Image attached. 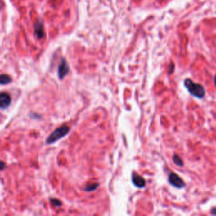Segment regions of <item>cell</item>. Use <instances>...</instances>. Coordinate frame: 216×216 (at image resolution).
<instances>
[{
	"instance_id": "6da1fadb",
	"label": "cell",
	"mask_w": 216,
	"mask_h": 216,
	"mask_svg": "<svg viewBox=\"0 0 216 216\" xmlns=\"http://www.w3.org/2000/svg\"><path fill=\"white\" fill-rule=\"evenodd\" d=\"M184 85L187 89L189 93L197 98H203L205 95V90L203 85L194 83L192 79H186L184 80Z\"/></svg>"
},
{
	"instance_id": "7a4b0ae2",
	"label": "cell",
	"mask_w": 216,
	"mask_h": 216,
	"mask_svg": "<svg viewBox=\"0 0 216 216\" xmlns=\"http://www.w3.org/2000/svg\"><path fill=\"white\" fill-rule=\"evenodd\" d=\"M69 130H70V128L67 125H63V126L57 128L56 130H54L53 132L49 135V137L46 140V143L47 144H53L57 140H59L60 138L65 137L69 133Z\"/></svg>"
},
{
	"instance_id": "3957f363",
	"label": "cell",
	"mask_w": 216,
	"mask_h": 216,
	"mask_svg": "<svg viewBox=\"0 0 216 216\" xmlns=\"http://www.w3.org/2000/svg\"><path fill=\"white\" fill-rule=\"evenodd\" d=\"M69 72V66L65 58H61L60 63L58 64V69H57V75L59 79H63L66 77V75Z\"/></svg>"
},
{
	"instance_id": "277c9868",
	"label": "cell",
	"mask_w": 216,
	"mask_h": 216,
	"mask_svg": "<svg viewBox=\"0 0 216 216\" xmlns=\"http://www.w3.org/2000/svg\"><path fill=\"white\" fill-rule=\"evenodd\" d=\"M169 183L177 188H182L185 187V183L179 176L176 173H171L168 177Z\"/></svg>"
},
{
	"instance_id": "5b68a950",
	"label": "cell",
	"mask_w": 216,
	"mask_h": 216,
	"mask_svg": "<svg viewBox=\"0 0 216 216\" xmlns=\"http://www.w3.org/2000/svg\"><path fill=\"white\" fill-rule=\"evenodd\" d=\"M132 182L136 187L138 188H144L146 185V182L144 180V178L141 176H139L138 173L133 172L132 175Z\"/></svg>"
},
{
	"instance_id": "8992f818",
	"label": "cell",
	"mask_w": 216,
	"mask_h": 216,
	"mask_svg": "<svg viewBox=\"0 0 216 216\" xmlns=\"http://www.w3.org/2000/svg\"><path fill=\"white\" fill-rule=\"evenodd\" d=\"M11 104V97L8 93H1L0 96V107L1 109H6Z\"/></svg>"
},
{
	"instance_id": "52a82bcc",
	"label": "cell",
	"mask_w": 216,
	"mask_h": 216,
	"mask_svg": "<svg viewBox=\"0 0 216 216\" xmlns=\"http://www.w3.org/2000/svg\"><path fill=\"white\" fill-rule=\"evenodd\" d=\"M34 30H35V34L38 39H42L44 37L45 33H44V26H43L42 21L39 20L36 22L34 25Z\"/></svg>"
},
{
	"instance_id": "ba28073f",
	"label": "cell",
	"mask_w": 216,
	"mask_h": 216,
	"mask_svg": "<svg viewBox=\"0 0 216 216\" xmlns=\"http://www.w3.org/2000/svg\"><path fill=\"white\" fill-rule=\"evenodd\" d=\"M11 81H12V79H11L10 76H9V75H7V74H1V77H0V83H1L2 85L9 84V83H11Z\"/></svg>"
},
{
	"instance_id": "9c48e42d",
	"label": "cell",
	"mask_w": 216,
	"mask_h": 216,
	"mask_svg": "<svg viewBox=\"0 0 216 216\" xmlns=\"http://www.w3.org/2000/svg\"><path fill=\"white\" fill-rule=\"evenodd\" d=\"M98 187H99L98 183H90V184H88L87 186L84 187V191H86V192H93V191H95V190L98 188Z\"/></svg>"
},
{
	"instance_id": "30bf717a",
	"label": "cell",
	"mask_w": 216,
	"mask_h": 216,
	"mask_svg": "<svg viewBox=\"0 0 216 216\" xmlns=\"http://www.w3.org/2000/svg\"><path fill=\"white\" fill-rule=\"evenodd\" d=\"M173 162L177 166H182L183 165L182 160L181 159V157H179L177 155H173Z\"/></svg>"
},
{
	"instance_id": "8fae6325",
	"label": "cell",
	"mask_w": 216,
	"mask_h": 216,
	"mask_svg": "<svg viewBox=\"0 0 216 216\" xmlns=\"http://www.w3.org/2000/svg\"><path fill=\"white\" fill-rule=\"evenodd\" d=\"M50 201H51L52 204L53 206H55V207H60L61 205H62L61 201H59L57 198H51Z\"/></svg>"
},
{
	"instance_id": "7c38bea8",
	"label": "cell",
	"mask_w": 216,
	"mask_h": 216,
	"mask_svg": "<svg viewBox=\"0 0 216 216\" xmlns=\"http://www.w3.org/2000/svg\"><path fill=\"white\" fill-rule=\"evenodd\" d=\"M4 166H5L4 162H1V170H3V169H4Z\"/></svg>"
},
{
	"instance_id": "4fadbf2b",
	"label": "cell",
	"mask_w": 216,
	"mask_h": 216,
	"mask_svg": "<svg viewBox=\"0 0 216 216\" xmlns=\"http://www.w3.org/2000/svg\"><path fill=\"white\" fill-rule=\"evenodd\" d=\"M211 214H216V210H212L211 211Z\"/></svg>"
},
{
	"instance_id": "5bb4252c",
	"label": "cell",
	"mask_w": 216,
	"mask_h": 216,
	"mask_svg": "<svg viewBox=\"0 0 216 216\" xmlns=\"http://www.w3.org/2000/svg\"><path fill=\"white\" fill-rule=\"evenodd\" d=\"M214 84H215V85H216V76L214 77Z\"/></svg>"
}]
</instances>
